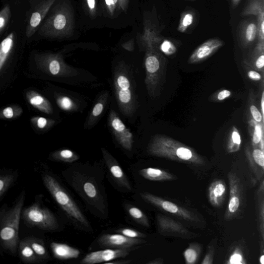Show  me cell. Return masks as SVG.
<instances>
[{
    "instance_id": "cell-4",
    "label": "cell",
    "mask_w": 264,
    "mask_h": 264,
    "mask_svg": "<svg viewBox=\"0 0 264 264\" xmlns=\"http://www.w3.org/2000/svg\"><path fill=\"white\" fill-rule=\"evenodd\" d=\"M25 195V192L21 193L12 208L0 214V241L4 247L13 253H16L18 247L19 226Z\"/></svg>"
},
{
    "instance_id": "cell-15",
    "label": "cell",
    "mask_w": 264,
    "mask_h": 264,
    "mask_svg": "<svg viewBox=\"0 0 264 264\" xmlns=\"http://www.w3.org/2000/svg\"><path fill=\"white\" fill-rule=\"evenodd\" d=\"M56 0H40L34 8L26 28V34L30 38L34 35L45 19Z\"/></svg>"
},
{
    "instance_id": "cell-7",
    "label": "cell",
    "mask_w": 264,
    "mask_h": 264,
    "mask_svg": "<svg viewBox=\"0 0 264 264\" xmlns=\"http://www.w3.org/2000/svg\"><path fill=\"white\" fill-rule=\"evenodd\" d=\"M142 199L160 210L193 224H202V221L192 212L164 198L149 192L141 193Z\"/></svg>"
},
{
    "instance_id": "cell-16",
    "label": "cell",
    "mask_w": 264,
    "mask_h": 264,
    "mask_svg": "<svg viewBox=\"0 0 264 264\" xmlns=\"http://www.w3.org/2000/svg\"><path fill=\"white\" fill-rule=\"evenodd\" d=\"M225 45V42L218 38L209 39L198 46L188 59V63L195 64L206 60Z\"/></svg>"
},
{
    "instance_id": "cell-42",
    "label": "cell",
    "mask_w": 264,
    "mask_h": 264,
    "mask_svg": "<svg viewBox=\"0 0 264 264\" xmlns=\"http://www.w3.org/2000/svg\"><path fill=\"white\" fill-rule=\"evenodd\" d=\"M33 125L40 129H46L51 127L55 121L42 117H34L31 119Z\"/></svg>"
},
{
    "instance_id": "cell-1",
    "label": "cell",
    "mask_w": 264,
    "mask_h": 264,
    "mask_svg": "<svg viewBox=\"0 0 264 264\" xmlns=\"http://www.w3.org/2000/svg\"><path fill=\"white\" fill-rule=\"evenodd\" d=\"M75 29L73 8L69 0H56L38 29L39 34L51 39H69Z\"/></svg>"
},
{
    "instance_id": "cell-47",
    "label": "cell",
    "mask_w": 264,
    "mask_h": 264,
    "mask_svg": "<svg viewBox=\"0 0 264 264\" xmlns=\"http://www.w3.org/2000/svg\"><path fill=\"white\" fill-rule=\"evenodd\" d=\"M250 111L253 120L257 122L262 123L263 124V116L256 106L251 104L250 107Z\"/></svg>"
},
{
    "instance_id": "cell-57",
    "label": "cell",
    "mask_w": 264,
    "mask_h": 264,
    "mask_svg": "<svg viewBox=\"0 0 264 264\" xmlns=\"http://www.w3.org/2000/svg\"><path fill=\"white\" fill-rule=\"evenodd\" d=\"M259 262L261 264L264 263V255L263 254L261 255L259 258Z\"/></svg>"
},
{
    "instance_id": "cell-38",
    "label": "cell",
    "mask_w": 264,
    "mask_h": 264,
    "mask_svg": "<svg viewBox=\"0 0 264 264\" xmlns=\"http://www.w3.org/2000/svg\"><path fill=\"white\" fill-rule=\"evenodd\" d=\"M23 113V108L18 105L8 106L0 111V119H12L16 118Z\"/></svg>"
},
{
    "instance_id": "cell-29",
    "label": "cell",
    "mask_w": 264,
    "mask_h": 264,
    "mask_svg": "<svg viewBox=\"0 0 264 264\" xmlns=\"http://www.w3.org/2000/svg\"><path fill=\"white\" fill-rule=\"evenodd\" d=\"M263 125L262 123L257 122L253 119L250 122L253 146L263 151Z\"/></svg>"
},
{
    "instance_id": "cell-3",
    "label": "cell",
    "mask_w": 264,
    "mask_h": 264,
    "mask_svg": "<svg viewBox=\"0 0 264 264\" xmlns=\"http://www.w3.org/2000/svg\"><path fill=\"white\" fill-rule=\"evenodd\" d=\"M44 184L66 216L77 226L83 230H92L91 225L72 196L52 176H43Z\"/></svg>"
},
{
    "instance_id": "cell-27",
    "label": "cell",
    "mask_w": 264,
    "mask_h": 264,
    "mask_svg": "<svg viewBox=\"0 0 264 264\" xmlns=\"http://www.w3.org/2000/svg\"><path fill=\"white\" fill-rule=\"evenodd\" d=\"M241 16H253L256 18L264 16V0H248Z\"/></svg>"
},
{
    "instance_id": "cell-14",
    "label": "cell",
    "mask_w": 264,
    "mask_h": 264,
    "mask_svg": "<svg viewBox=\"0 0 264 264\" xmlns=\"http://www.w3.org/2000/svg\"><path fill=\"white\" fill-rule=\"evenodd\" d=\"M98 242L100 246L112 249H129L147 243L143 238H129L119 233L104 234L99 238Z\"/></svg>"
},
{
    "instance_id": "cell-55",
    "label": "cell",
    "mask_w": 264,
    "mask_h": 264,
    "mask_svg": "<svg viewBox=\"0 0 264 264\" xmlns=\"http://www.w3.org/2000/svg\"><path fill=\"white\" fill-rule=\"evenodd\" d=\"M242 0H231V7L232 9H235L240 4Z\"/></svg>"
},
{
    "instance_id": "cell-56",
    "label": "cell",
    "mask_w": 264,
    "mask_h": 264,
    "mask_svg": "<svg viewBox=\"0 0 264 264\" xmlns=\"http://www.w3.org/2000/svg\"><path fill=\"white\" fill-rule=\"evenodd\" d=\"M263 92H262V95H261V101H260V104H261V114L262 115V116L263 117V113H264V112H263V109H264V96H263Z\"/></svg>"
},
{
    "instance_id": "cell-5",
    "label": "cell",
    "mask_w": 264,
    "mask_h": 264,
    "mask_svg": "<svg viewBox=\"0 0 264 264\" xmlns=\"http://www.w3.org/2000/svg\"><path fill=\"white\" fill-rule=\"evenodd\" d=\"M114 86L120 112L127 117L131 116L137 110V97L126 65L122 62L115 69Z\"/></svg>"
},
{
    "instance_id": "cell-48",
    "label": "cell",
    "mask_w": 264,
    "mask_h": 264,
    "mask_svg": "<svg viewBox=\"0 0 264 264\" xmlns=\"http://www.w3.org/2000/svg\"><path fill=\"white\" fill-rule=\"evenodd\" d=\"M214 257V248L211 247L209 248L208 253L206 255L203 261L202 262V264H212L213 263Z\"/></svg>"
},
{
    "instance_id": "cell-58",
    "label": "cell",
    "mask_w": 264,
    "mask_h": 264,
    "mask_svg": "<svg viewBox=\"0 0 264 264\" xmlns=\"http://www.w3.org/2000/svg\"><path fill=\"white\" fill-rule=\"evenodd\" d=\"M186 1H188V2H194V1H195V0H186Z\"/></svg>"
},
{
    "instance_id": "cell-23",
    "label": "cell",
    "mask_w": 264,
    "mask_h": 264,
    "mask_svg": "<svg viewBox=\"0 0 264 264\" xmlns=\"http://www.w3.org/2000/svg\"><path fill=\"white\" fill-rule=\"evenodd\" d=\"M51 248L54 257L60 260L77 258L80 254L79 250L65 244L53 242L51 244Z\"/></svg>"
},
{
    "instance_id": "cell-51",
    "label": "cell",
    "mask_w": 264,
    "mask_h": 264,
    "mask_svg": "<svg viewBox=\"0 0 264 264\" xmlns=\"http://www.w3.org/2000/svg\"><path fill=\"white\" fill-rule=\"evenodd\" d=\"M123 48L128 51H133L135 49V41L131 39L122 44Z\"/></svg>"
},
{
    "instance_id": "cell-52",
    "label": "cell",
    "mask_w": 264,
    "mask_h": 264,
    "mask_svg": "<svg viewBox=\"0 0 264 264\" xmlns=\"http://www.w3.org/2000/svg\"><path fill=\"white\" fill-rule=\"evenodd\" d=\"M129 2V0H118L120 9L125 13H126L127 11Z\"/></svg>"
},
{
    "instance_id": "cell-21",
    "label": "cell",
    "mask_w": 264,
    "mask_h": 264,
    "mask_svg": "<svg viewBox=\"0 0 264 264\" xmlns=\"http://www.w3.org/2000/svg\"><path fill=\"white\" fill-rule=\"evenodd\" d=\"M140 174L145 179L152 181L165 182L177 179V177L171 173L156 168L143 169L140 171Z\"/></svg>"
},
{
    "instance_id": "cell-46",
    "label": "cell",
    "mask_w": 264,
    "mask_h": 264,
    "mask_svg": "<svg viewBox=\"0 0 264 264\" xmlns=\"http://www.w3.org/2000/svg\"><path fill=\"white\" fill-rule=\"evenodd\" d=\"M12 175L0 176V196H2L12 184L14 181Z\"/></svg>"
},
{
    "instance_id": "cell-44",
    "label": "cell",
    "mask_w": 264,
    "mask_h": 264,
    "mask_svg": "<svg viewBox=\"0 0 264 264\" xmlns=\"http://www.w3.org/2000/svg\"><path fill=\"white\" fill-rule=\"evenodd\" d=\"M102 2L109 16H114L116 11L120 9L118 0H102Z\"/></svg>"
},
{
    "instance_id": "cell-36",
    "label": "cell",
    "mask_w": 264,
    "mask_h": 264,
    "mask_svg": "<svg viewBox=\"0 0 264 264\" xmlns=\"http://www.w3.org/2000/svg\"><path fill=\"white\" fill-rule=\"evenodd\" d=\"M107 97L108 94L107 93L104 94L94 106L89 121H88V124L89 126L93 125L102 114L107 101Z\"/></svg>"
},
{
    "instance_id": "cell-43",
    "label": "cell",
    "mask_w": 264,
    "mask_h": 264,
    "mask_svg": "<svg viewBox=\"0 0 264 264\" xmlns=\"http://www.w3.org/2000/svg\"><path fill=\"white\" fill-rule=\"evenodd\" d=\"M85 10L92 19L96 17L98 13L97 0H83Z\"/></svg>"
},
{
    "instance_id": "cell-25",
    "label": "cell",
    "mask_w": 264,
    "mask_h": 264,
    "mask_svg": "<svg viewBox=\"0 0 264 264\" xmlns=\"http://www.w3.org/2000/svg\"><path fill=\"white\" fill-rule=\"evenodd\" d=\"M14 44L15 34L13 32L0 43V73L14 49Z\"/></svg>"
},
{
    "instance_id": "cell-30",
    "label": "cell",
    "mask_w": 264,
    "mask_h": 264,
    "mask_svg": "<svg viewBox=\"0 0 264 264\" xmlns=\"http://www.w3.org/2000/svg\"><path fill=\"white\" fill-rule=\"evenodd\" d=\"M19 252L21 258L27 262H34L38 261L33 249L29 244L27 239L22 240L19 246Z\"/></svg>"
},
{
    "instance_id": "cell-50",
    "label": "cell",
    "mask_w": 264,
    "mask_h": 264,
    "mask_svg": "<svg viewBox=\"0 0 264 264\" xmlns=\"http://www.w3.org/2000/svg\"><path fill=\"white\" fill-rule=\"evenodd\" d=\"M231 92L228 90H224L220 92L217 95V99L219 101H223L230 97Z\"/></svg>"
},
{
    "instance_id": "cell-28",
    "label": "cell",
    "mask_w": 264,
    "mask_h": 264,
    "mask_svg": "<svg viewBox=\"0 0 264 264\" xmlns=\"http://www.w3.org/2000/svg\"><path fill=\"white\" fill-rule=\"evenodd\" d=\"M248 157L249 160L250 165L252 166V168L253 171L256 173L257 178L261 177L263 175L260 172L259 170L257 168H260V170L263 172L264 170V154L263 151L260 149L258 148H255L253 150L252 153V157L251 155H249L248 153Z\"/></svg>"
},
{
    "instance_id": "cell-17",
    "label": "cell",
    "mask_w": 264,
    "mask_h": 264,
    "mask_svg": "<svg viewBox=\"0 0 264 264\" xmlns=\"http://www.w3.org/2000/svg\"><path fill=\"white\" fill-rule=\"evenodd\" d=\"M131 251L129 249H108L91 252L81 260L82 264H95L106 262L127 256Z\"/></svg>"
},
{
    "instance_id": "cell-11",
    "label": "cell",
    "mask_w": 264,
    "mask_h": 264,
    "mask_svg": "<svg viewBox=\"0 0 264 264\" xmlns=\"http://www.w3.org/2000/svg\"><path fill=\"white\" fill-rule=\"evenodd\" d=\"M157 224L159 233L165 236H172L183 239H192L199 236L189 231L181 223L166 215H157Z\"/></svg>"
},
{
    "instance_id": "cell-33",
    "label": "cell",
    "mask_w": 264,
    "mask_h": 264,
    "mask_svg": "<svg viewBox=\"0 0 264 264\" xmlns=\"http://www.w3.org/2000/svg\"><path fill=\"white\" fill-rule=\"evenodd\" d=\"M26 239L39 259H47L49 258L47 250L41 240L33 237Z\"/></svg>"
},
{
    "instance_id": "cell-32",
    "label": "cell",
    "mask_w": 264,
    "mask_h": 264,
    "mask_svg": "<svg viewBox=\"0 0 264 264\" xmlns=\"http://www.w3.org/2000/svg\"><path fill=\"white\" fill-rule=\"evenodd\" d=\"M257 215L259 220L260 235L262 239L264 238V200H263V182L262 181L257 192Z\"/></svg>"
},
{
    "instance_id": "cell-45",
    "label": "cell",
    "mask_w": 264,
    "mask_h": 264,
    "mask_svg": "<svg viewBox=\"0 0 264 264\" xmlns=\"http://www.w3.org/2000/svg\"><path fill=\"white\" fill-rule=\"evenodd\" d=\"M117 233L131 238H144L147 237L145 234L130 228H122L117 231Z\"/></svg>"
},
{
    "instance_id": "cell-26",
    "label": "cell",
    "mask_w": 264,
    "mask_h": 264,
    "mask_svg": "<svg viewBox=\"0 0 264 264\" xmlns=\"http://www.w3.org/2000/svg\"><path fill=\"white\" fill-rule=\"evenodd\" d=\"M152 45L167 56H171L178 51V48L173 40L161 36L157 37L154 40Z\"/></svg>"
},
{
    "instance_id": "cell-12",
    "label": "cell",
    "mask_w": 264,
    "mask_h": 264,
    "mask_svg": "<svg viewBox=\"0 0 264 264\" xmlns=\"http://www.w3.org/2000/svg\"><path fill=\"white\" fill-rule=\"evenodd\" d=\"M228 177L230 188L229 200L225 219L226 221H230L239 212L243 201V185L236 173L230 172Z\"/></svg>"
},
{
    "instance_id": "cell-31",
    "label": "cell",
    "mask_w": 264,
    "mask_h": 264,
    "mask_svg": "<svg viewBox=\"0 0 264 264\" xmlns=\"http://www.w3.org/2000/svg\"><path fill=\"white\" fill-rule=\"evenodd\" d=\"M202 251L200 244L193 243L184 251L183 255L186 264H194L199 260Z\"/></svg>"
},
{
    "instance_id": "cell-41",
    "label": "cell",
    "mask_w": 264,
    "mask_h": 264,
    "mask_svg": "<svg viewBox=\"0 0 264 264\" xmlns=\"http://www.w3.org/2000/svg\"><path fill=\"white\" fill-rule=\"evenodd\" d=\"M11 16V8L9 5H7L0 11V35L5 29L9 24Z\"/></svg>"
},
{
    "instance_id": "cell-53",
    "label": "cell",
    "mask_w": 264,
    "mask_h": 264,
    "mask_svg": "<svg viewBox=\"0 0 264 264\" xmlns=\"http://www.w3.org/2000/svg\"><path fill=\"white\" fill-rule=\"evenodd\" d=\"M130 262V260L124 259H114L113 260L106 262V264H128Z\"/></svg>"
},
{
    "instance_id": "cell-9",
    "label": "cell",
    "mask_w": 264,
    "mask_h": 264,
    "mask_svg": "<svg viewBox=\"0 0 264 264\" xmlns=\"http://www.w3.org/2000/svg\"><path fill=\"white\" fill-rule=\"evenodd\" d=\"M28 224L47 230H56L59 228L55 215L48 209L35 204L24 210L23 214Z\"/></svg>"
},
{
    "instance_id": "cell-34",
    "label": "cell",
    "mask_w": 264,
    "mask_h": 264,
    "mask_svg": "<svg viewBox=\"0 0 264 264\" xmlns=\"http://www.w3.org/2000/svg\"><path fill=\"white\" fill-rule=\"evenodd\" d=\"M52 157L55 160L69 163H74L80 159L77 154L69 149L57 151L52 154Z\"/></svg>"
},
{
    "instance_id": "cell-19",
    "label": "cell",
    "mask_w": 264,
    "mask_h": 264,
    "mask_svg": "<svg viewBox=\"0 0 264 264\" xmlns=\"http://www.w3.org/2000/svg\"><path fill=\"white\" fill-rule=\"evenodd\" d=\"M102 152L106 166L113 178L120 186L130 190L131 185L117 161L106 150L102 149Z\"/></svg>"
},
{
    "instance_id": "cell-10",
    "label": "cell",
    "mask_w": 264,
    "mask_h": 264,
    "mask_svg": "<svg viewBox=\"0 0 264 264\" xmlns=\"http://www.w3.org/2000/svg\"><path fill=\"white\" fill-rule=\"evenodd\" d=\"M36 60L40 68L46 73L56 77H69L77 75L76 72L66 64L59 54H37Z\"/></svg>"
},
{
    "instance_id": "cell-24",
    "label": "cell",
    "mask_w": 264,
    "mask_h": 264,
    "mask_svg": "<svg viewBox=\"0 0 264 264\" xmlns=\"http://www.w3.org/2000/svg\"><path fill=\"white\" fill-rule=\"evenodd\" d=\"M197 21V13L192 8H188L182 12L177 28L178 31L186 34L194 27Z\"/></svg>"
},
{
    "instance_id": "cell-20",
    "label": "cell",
    "mask_w": 264,
    "mask_h": 264,
    "mask_svg": "<svg viewBox=\"0 0 264 264\" xmlns=\"http://www.w3.org/2000/svg\"><path fill=\"white\" fill-rule=\"evenodd\" d=\"M226 194L227 186L224 180H215L208 188V200L210 204L214 208H219L223 206Z\"/></svg>"
},
{
    "instance_id": "cell-40",
    "label": "cell",
    "mask_w": 264,
    "mask_h": 264,
    "mask_svg": "<svg viewBox=\"0 0 264 264\" xmlns=\"http://www.w3.org/2000/svg\"><path fill=\"white\" fill-rule=\"evenodd\" d=\"M226 263L227 264H246L247 261L243 252L240 248L237 247L229 256Z\"/></svg>"
},
{
    "instance_id": "cell-35",
    "label": "cell",
    "mask_w": 264,
    "mask_h": 264,
    "mask_svg": "<svg viewBox=\"0 0 264 264\" xmlns=\"http://www.w3.org/2000/svg\"><path fill=\"white\" fill-rule=\"evenodd\" d=\"M241 139L238 129L233 126L230 131L228 144L227 151L229 153L238 152L241 147Z\"/></svg>"
},
{
    "instance_id": "cell-37",
    "label": "cell",
    "mask_w": 264,
    "mask_h": 264,
    "mask_svg": "<svg viewBox=\"0 0 264 264\" xmlns=\"http://www.w3.org/2000/svg\"><path fill=\"white\" fill-rule=\"evenodd\" d=\"M127 211L129 215L138 224L147 228L150 227L147 216L140 209L134 206H129L127 207Z\"/></svg>"
},
{
    "instance_id": "cell-13",
    "label": "cell",
    "mask_w": 264,
    "mask_h": 264,
    "mask_svg": "<svg viewBox=\"0 0 264 264\" xmlns=\"http://www.w3.org/2000/svg\"><path fill=\"white\" fill-rule=\"evenodd\" d=\"M108 123L118 143L124 149L131 151L134 142V135L113 110L109 113Z\"/></svg>"
},
{
    "instance_id": "cell-39",
    "label": "cell",
    "mask_w": 264,
    "mask_h": 264,
    "mask_svg": "<svg viewBox=\"0 0 264 264\" xmlns=\"http://www.w3.org/2000/svg\"><path fill=\"white\" fill-rule=\"evenodd\" d=\"M56 103L61 109L65 111H73L77 109V105L70 97L60 96L56 98Z\"/></svg>"
},
{
    "instance_id": "cell-22",
    "label": "cell",
    "mask_w": 264,
    "mask_h": 264,
    "mask_svg": "<svg viewBox=\"0 0 264 264\" xmlns=\"http://www.w3.org/2000/svg\"><path fill=\"white\" fill-rule=\"evenodd\" d=\"M26 97L28 102L40 112L49 115L53 114V108L51 103L38 93L33 91H28Z\"/></svg>"
},
{
    "instance_id": "cell-6",
    "label": "cell",
    "mask_w": 264,
    "mask_h": 264,
    "mask_svg": "<svg viewBox=\"0 0 264 264\" xmlns=\"http://www.w3.org/2000/svg\"><path fill=\"white\" fill-rule=\"evenodd\" d=\"M145 48V82L149 95L154 97L160 86L166 59L156 47L148 45Z\"/></svg>"
},
{
    "instance_id": "cell-18",
    "label": "cell",
    "mask_w": 264,
    "mask_h": 264,
    "mask_svg": "<svg viewBox=\"0 0 264 264\" xmlns=\"http://www.w3.org/2000/svg\"><path fill=\"white\" fill-rule=\"evenodd\" d=\"M239 42L242 47L248 48L257 40V19L250 18L241 22L237 30Z\"/></svg>"
},
{
    "instance_id": "cell-54",
    "label": "cell",
    "mask_w": 264,
    "mask_h": 264,
    "mask_svg": "<svg viewBox=\"0 0 264 264\" xmlns=\"http://www.w3.org/2000/svg\"><path fill=\"white\" fill-rule=\"evenodd\" d=\"M148 264H163L164 260L162 258H158L147 262Z\"/></svg>"
},
{
    "instance_id": "cell-49",
    "label": "cell",
    "mask_w": 264,
    "mask_h": 264,
    "mask_svg": "<svg viewBox=\"0 0 264 264\" xmlns=\"http://www.w3.org/2000/svg\"><path fill=\"white\" fill-rule=\"evenodd\" d=\"M247 76L250 80L254 81H260L262 79L261 75L253 70H250L247 72Z\"/></svg>"
},
{
    "instance_id": "cell-2",
    "label": "cell",
    "mask_w": 264,
    "mask_h": 264,
    "mask_svg": "<svg viewBox=\"0 0 264 264\" xmlns=\"http://www.w3.org/2000/svg\"><path fill=\"white\" fill-rule=\"evenodd\" d=\"M150 155L193 166L205 164L204 158L193 149L170 137L158 135L148 146Z\"/></svg>"
},
{
    "instance_id": "cell-8",
    "label": "cell",
    "mask_w": 264,
    "mask_h": 264,
    "mask_svg": "<svg viewBox=\"0 0 264 264\" xmlns=\"http://www.w3.org/2000/svg\"><path fill=\"white\" fill-rule=\"evenodd\" d=\"M73 187L85 200L103 214L105 213L103 198L96 182L87 176L77 173L73 180Z\"/></svg>"
}]
</instances>
